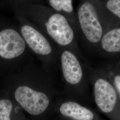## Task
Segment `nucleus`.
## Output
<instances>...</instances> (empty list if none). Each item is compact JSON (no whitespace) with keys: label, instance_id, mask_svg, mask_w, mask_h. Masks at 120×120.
<instances>
[{"label":"nucleus","instance_id":"nucleus-6","mask_svg":"<svg viewBox=\"0 0 120 120\" xmlns=\"http://www.w3.org/2000/svg\"><path fill=\"white\" fill-rule=\"evenodd\" d=\"M61 49L60 61L65 81L73 87L81 86L85 80V73L77 54L69 49Z\"/></svg>","mask_w":120,"mask_h":120},{"label":"nucleus","instance_id":"nucleus-10","mask_svg":"<svg viewBox=\"0 0 120 120\" xmlns=\"http://www.w3.org/2000/svg\"><path fill=\"white\" fill-rule=\"evenodd\" d=\"M46 0L49 7L66 17L76 31L75 11L73 6V0Z\"/></svg>","mask_w":120,"mask_h":120},{"label":"nucleus","instance_id":"nucleus-15","mask_svg":"<svg viewBox=\"0 0 120 120\" xmlns=\"http://www.w3.org/2000/svg\"><path fill=\"white\" fill-rule=\"evenodd\" d=\"M2 3H3V2L1 1V0H0V7L2 6Z\"/></svg>","mask_w":120,"mask_h":120},{"label":"nucleus","instance_id":"nucleus-7","mask_svg":"<svg viewBox=\"0 0 120 120\" xmlns=\"http://www.w3.org/2000/svg\"><path fill=\"white\" fill-rule=\"evenodd\" d=\"M97 6L104 33L120 25V0H98Z\"/></svg>","mask_w":120,"mask_h":120},{"label":"nucleus","instance_id":"nucleus-14","mask_svg":"<svg viewBox=\"0 0 120 120\" xmlns=\"http://www.w3.org/2000/svg\"><path fill=\"white\" fill-rule=\"evenodd\" d=\"M32 1V3H38L40 4L42 0H31Z\"/></svg>","mask_w":120,"mask_h":120},{"label":"nucleus","instance_id":"nucleus-12","mask_svg":"<svg viewBox=\"0 0 120 120\" xmlns=\"http://www.w3.org/2000/svg\"><path fill=\"white\" fill-rule=\"evenodd\" d=\"M12 108L13 105L9 100H0V120H11L10 116Z\"/></svg>","mask_w":120,"mask_h":120},{"label":"nucleus","instance_id":"nucleus-2","mask_svg":"<svg viewBox=\"0 0 120 120\" xmlns=\"http://www.w3.org/2000/svg\"><path fill=\"white\" fill-rule=\"evenodd\" d=\"M98 0H80L75 11L77 36L90 50L97 52L104 34L97 10Z\"/></svg>","mask_w":120,"mask_h":120},{"label":"nucleus","instance_id":"nucleus-1","mask_svg":"<svg viewBox=\"0 0 120 120\" xmlns=\"http://www.w3.org/2000/svg\"><path fill=\"white\" fill-rule=\"evenodd\" d=\"M7 2L15 15H20L34 24L60 47L77 54V32L63 15L41 4Z\"/></svg>","mask_w":120,"mask_h":120},{"label":"nucleus","instance_id":"nucleus-13","mask_svg":"<svg viewBox=\"0 0 120 120\" xmlns=\"http://www.w3.org/2000/svg\"><path fill=\"white\" fill-rule=\"evenodd\" d=\"M11 1L16 3H32L31 0H6Z\"/></svg>","mask_w":120,"mask_h":120},{"label":"nucleus","instance_id":"nucleus-3","mask_svg":"<svg viewBox=\"0 0 120 120\" xmlns=\"http://www.w3.org/2000/svg\"><path fill=\"white\" fill-rule=\"evenodd\" d=\"M87 68L97 107L112 120H120V98L115 88L101 68Z\"/></svg>","mask_w":120,"mask_h":120},{"label":"nucleus","instance_id":"nucleus-5","mask_svg":"<svg viewBox=\"0 0 120 120\" xmlns=\"http://www.w3.org/2000/svg\"><path fill=\"white\" fill-rule=\"evenodd\" d=\"M14 95L16 100L31 115H38L42 113L47 109L49 104V100L46 95L28 86L18 87Z\"/></svg>","mask_w":120,"mask_h":120},{"label":"nucleus","instance_id":"nucleus-11","mask_svg":"<svg viewBox=\"0 0 120 120\" xmlns=\"http://www.w3.org/2000/svg\"><path fill=\"white\" fill-rule=\"evenodd\" d=\"M101 69L107 75L120 98V62L109 63Z\"/></svg>","mask_w":120,"mask_h":120},{"label":"nucleus","instance_id":"nucleus-9","mask_svg":"<svg viewBox=\"0 0 120 120\" xmlns=\"http://www.w3.org/2000/svg\"><path fill=\"white\" fill-rule=\"evenodd\" d=\"M59 110L63 116L73 120H99L94 112L75 101L64 102Z\"/></svg>","mask_w":120,"mask_h":120},{"label":"nucleus","instance_id":"nucleus-4","mask_svg":"<svg viewBox=\"0 0 120 120\" xmlns=\"http://www.w3.org/2000/svg\"><path fill=\"white\" fill-rule=\"evenodd\" d=\"M15 18L22 37L32 51L42 56L53 54L55 50L47 35L25 18L18 15H15Z\"/></svg>","mask_w":120,"mask_h":120},{"label":"nucleus","instance_id":"nucleus-8","mask_svg":"<svg viewBox=\"0 0 120 120\" xmlns=\"http://www.w3.org/2000/svg\"><path fill=\"white\" fill-rule=\"evenodd\" d=\"M97 52L107 56L120 55V25L112 28L104 33Z\"/></svg>","mask_w":120,"mask_h":120}]
</instances>
